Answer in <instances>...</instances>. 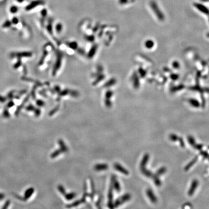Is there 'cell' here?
I'll return each instance as SVG.
<instances>
[{"mask_svg":"<svg viewBox=\"0 0 209 209\" xmlns=\"http://www.w3.org/2000/svg\"><path fill=\"white\" fill-rule=\"evenodd\" d=\"M188 141L189 143L194 148L198 150H201L203 148V145L202 144H197L196 143L195 140L194 138L191 136H189L188 137Z\"/></svg>","mask_w":209,"mask_h":209,"instance_id":"1","label":"cell"},{"mask_svg":"<svg viewBox=\"0 0 209 209\" xmlns=\"http://www.w3.org/2000/svg\"><path fill=\"white\" fill-rule=\"evenodd\" d=\"M131 198V195L129 194H126L122 197H121L120 198H119L116 202L114 204L115 207H118L119 205L123 204L127 201H128Z\"/></svg>","mask_w":209,"mask_h":209,"instance_id":"2","label":"cell"},{"mask_svg":"<svg viewBox=\"0 0 209 209\" xmlns=\"http://www.w3.org/2000/svg\"><path fill=\"white\" fill-rule=\"evenodd\" d=\"M11 56L13 57H16L18 58H21V57H30L32 56V53L28 51H24V52H15L12 53Z\"/></svg>","mask_w":209,"mask_h":209,"instance_id":"3","label":"cell"},{"mask_svg":"<svg viewBox=\"0 0 209 209\" xmlns=\"http://www.w3.org/2000/svg\"><path fill=\"white\" fill-rule=\"evenodd\" d=\"M146 194L150 201L153 203H156L157 201V199L155 195L153 190L150 188L146 190Z\"/></svg>","mask_w":209,"mask_h":209,"instance_id":"4","label":"cell"},{"mask_svg":"<svg viewBox=\"0 0 209 209\" xmlns=\"http://www.w3.org/2000/svg\"><path fill=\"white\" fill-rule=\"evenodd\" d=\"M198 181L197 180H194L192 181L191 187L190 188L188 192V195L189 196H191L194 194L196 188L198 186Z\"/></svg>","mask_w":209,"mask_h":209,"instance_id":"5","label":"cell"},{"mask_svg":"<svg viewBox=\"0 0 209 209\" xmlns=\"http://www.w3.org/2000/svg\"><path fill=\"white\" fill-rule=\"evenodd\" d=\"M41 4L40 1H34L31 2L29 5H27L25 7V10L26 11H30L34 8L37 5H39Z\"/></svg>","mask_w":209,"mask_h":209,"instance_id":"6","label":"cell"},{"mask_svg":"<svg viewBox=\"0 0 209 209\" xmlns=\"http://www.w3.org/2000/svg\"><path fill=\"white\" fill-rule=\"evenodd\" d=\"M146 166H140V170L141 172L143 174V175H144L145 176L147 177H153L154 176V174L152 173L151 171H150V170H148L146 169Z\"/></svg>","mask_w":209,"mask_h":209,"instance_id":"7","label":"cell"},{"mask_svg":"<svg viewBox=\"0 0 209 209\" xmlns=\"http://www.w3.org/2000/svg\"><path fill=\"white\" fill-rule=\"evenodd\" d=\"M114 168L117 169L119 172H121V173L125 174V175H128L129 172L125 168L123 167L121 165L119 164H115L114 165Z\"/></svg>","mask_w":209,"mask_h":209,"instance_id":"8","label":"cell"},{"mask_svg":"<svg viewBox=\"0 0 209 209\" xmlns=\"http://www.w3.org/2000/svg\"><path fill=\"white\" fill-rule=\"evenodd\" d=\"M34 191V190L33 188L31 187L28 188L26 191L25 192L24 195V200H27L32 195Z\"/></svg>","mask_w":209,"mask_h":209,"instance_id":"9","label":"cell"},{"mask_svg":"<svg viewBox=\"0 0 209 209\" xmlns=\"http://www.w3.org/2000/svg\"><path fill=\"white\" fill-rule=\"evenodd\" d=\"M198 156H196L189 163H188L187 165H186V166L185 167V168H184V170H185V171H187L190 168H191V166H193V165H194L195 164V163L197 161V160H198Z\"/></svg>","mask_w":209,"mask_h":209,"instance_id":"10","label":"cell"},{"mask_svg":"<svg viewBox=\"0 0 209 209\" xmlns=\"http://www.w3.org/2000/svg\"><path fill=\"white\" fill-rule=\"evenodd\" d=\"M149 159V155L148 154H146L144 155V156H143V157L142 158V161L141 162V163H140V166H146V165H147V162H148Z\"/></svg>","mask_w":209,"mask_h":209,"instance_id":"11","label":"cell"},{"mask_svg":"<svg viewBox=\"0 0 209 209\" xmlns=\"http://www.w3.org/2000/svg\"><path fill=\"white\" fill-rule=\"evenodd\" d=\"M96 170L98 171H100L102 170H105L107 168V166L106 164H99L96 165L94 167Z\"/></svg>","mask_w":209,"mask_h":209,"instance_id":"12","label":"cell"},{"mask_svg":"<svg viewBox=\"0 0 209 209\" xmlns=\"http://www.w3.org/2000/svg\"><path fill=\"white\" fill-rule=\"evenodd\" d=\"M166 171V167H164V166L162 167L157 171L155 175L159 177L160 176H161L162 174H163L164 173H165Z\"/></svg>","mask_w":209,"mask_h":209,"instance_id":"13","label":"cell"},{"mask_svg":"<svg viewBox=\"0 0 209 209\" xmlns=\"http://www.w3.org/2000/svg\"><path fill=\"white\" fill-rule=\"evenodd\" d=\"M154 180V183L157 186H160L161 185V182L160 180L159 177L156 176L155 174L154 175L153 177H152Z\"/></svg>","mask_w":209,"mask_h":209,"instance_id":"14","label":"cell"},{"mask_svg":"<svg viewBox=\"0 0 209 209\" xmlns=\"http://www.w3.org/2000/svg\"><path fill=\"white\" fill-rule=\"evenodd\" d=\"M189 103L191 104L192 106L196 107H199L200 106L199 102L198 101L194 99H190L189 100Z\"/></svg>","mask_w":209,"mask_h":209,"instance_id":"15","label":"cell"},{"mask_svg":"<svg viewBox=\"0 0 209 209\" xmlns=\"http://www.w3.org/2000/svg\"><path fill=\"white\" fill-rule=\"evenodd\" d=\"M18 10V8L16 5H12L10 7L9 9L10 12L12 14H16Z\"/></svg>","mask_w":209,"mask_h":209,"instance_id":"16","label":"cell"},{"mask_svg":"<svg viewBox=\"0 0 209 209\" xmlns=\"http://www.w3.org/2000/svg\"><path fill=\"white\" fill-rule=\"evenodd\" d=\"M3 117L5 118H9L10 117V114L7 108H5L3 112Z\"/></svg>","mask_w":209,"mask_h":209,"instance_id":"17","label":"cell"},{"mask_svg":"<svg viewBox=\"0 0 209 209\" xmlns=\"http://www.w3.org/2000/svg\"><path fill=\"white\" fill-rule=\"evenodd\" d=\"M12 22L11 21H10L9 20H7L2 25V27L3 28H9L11 25H12Z\"/></svg>","mask_w":209,"mask_h":209,"instance_id":"18","label":"cell"},{"mask_svg":"<svg viewBox=\"0 0 209 209\" xmlns=\"http://www.w3.org/2000/svg\"><path fill=\"white\" fill-rule=\"evenodd\" d=\"M169 139L172 141H176L178 140L179 137L174 134H171L169 135Z\"/></svg>","mask_w":209,"mask_h":209,"instance_id":"19","label":"cell"},{"mask_svg":"<svg viewBox=\"0 0 209 209\" xmlns=\"http://www.w3.org/2000/svg\"><path fill=\"white\" fill-rule=\"evenodd\" d=\"M114 187L116 189V190L117 192H119L121 191V186L120 185L119 182L117 181H114Z\"/></svg>","mask_w":209,"mask_h":209,"instance_id":"20","label":"cell"},{"mask_svg":"<svg viewBox=\"0 0 209 209\" xmlns=\"http://www.w3.org/2000/svg\"><path fill=\"white\" fill-rule=\"evenodd\" d=\"M200 154L204 157V158H208L209 157L208 153L205 150H201L200 151Z\"/></svg>","mask_w":209,"mask_h":209,"instance_id":"21","label":"cell"},{"mask_svg":"<svg viewBox=\"0 0 209 209\" xmlns=\"http://www.w3.org/2000/svg\"><path fill=\"white\" fill-rule=\"evenodd\" d=\"M59 143H60V145H61V147H63V148H62V151H67V150H68V149H67V147L66 146H65V144H64V143L63 142V141H62V140H60L59 141Z\"/></svg>","mask_w":209,"mask_h":209,"instance_id":"22","label":"cell"},{"mask_svg":"<svg viewBox=\"0 0 209 209\" xmlns=\"http://www.w3.org/2000/svg\"><path fill=\"white\" fill-rule=\"evenodd\" d=\"M75 196V194L72 193L67 195L65 196V198L68 200H71V199H73V198H74V197Z\"/></svg>","mask_w":209,"mask_h":209,"instance_id":"23","label":"cell"},{"mask_svg":"<svg viewBox=\"0 0 209 209\" xmlns=\"http://www.w3.org/2000/svg\"><path fill=\"white\" fill-rule=\"evenodd\" d=\"M18 22H19V21H18V18L16 17V16L13 17V18L12 19V20H11L12 24H14V25H16V24H17L18 23Z\"/></svg>","mask_w":209,"mask_h":209,"instance_id":"24","label":"cell"},{"mask_svg":"<svg viewBox=\"0 0 209 209\" xmlns=\"http://www.w3.org/2000/svg\"><path fill=\"white\" fill-rule=\"evenodd\" d=\"M10 203H11V202H10V200H7L6 201V202L5 203V204H4V206L2 207V209H5L8 208L9 207L10 204Z\"/></svg>","mask_w":209,"mask_h":209,"instance_id":"25","label":"cell"},{"mask_svg":"<svg viewBox=\"0 0 209 209\" xmlns=\"http://www.w3.org/2000/svg\"><path fill=\"white\" fill-rule=\"evenodd\" d=\"M21 64V61L20 59H19L17 62L14 64V68L15 69H17L19 67H20Z\"/></svg>","mask_w":209,"mask_h":209,"instance_id":"26","label":"cell"},{"mask_svg":"<svg viewBox=\"0 0 209 209\" xmlns=\"http://www.w3.org/2000/svg\"><path fill=\"white\" fill-rule=\"evenodd\" d=\"M35 108L34 107V106L33 105H32V104L29 105V106H28L26 107V110L28 111H33L34 110Z\"/></svg>","mask_w":209,"mask_h":209,"instance_id":"27","label":"cell"},{"mask_svg":"<svg viewBox=\"0 0 209 209\" xmlns=\"http://www.w3.org/2000/svg\"><path fill=\"white\" fill-rule=\"evenodd\" d=\"M61 153V151L60 150H56V151L54 152V153L52 154L51 155V157L53 158V157H55L59 155Z\"/></svg>","mask_w":209,"mask_h":209,"instance_id":"28","label":"cell"},{"mask_svg":"<svg viewBox=\"0 0 209 209\" xmlns=\"http://www.w3.org/2000/svg\"><path fill=\"white\" fill-rule=\"evenodd\" d=\"M14 105H15V103H14V102L12 100H11V101H10L7 103V105H6V107H7V108H11V107H13Z\"/></svg>","mask_w":209,"mask_h":209,"instance_id":"29","label":"cell"},{"mask_svg":"<svg viewBox=\"0 0 209 209\" xmlns=\"http://www.w3.org/2000/svg\"><path fill=\"white\" fill-rule=\"evenodd\" d=\"M178 140H179V142H180V145H181V146L182 148H184V146H185V144H184V141H183V139H182V138L179 137Z\"/></svg>","mask_w":209,"mask_h":209,"instance_id":"30","label":"cell"},{"mask_svg":"<svg viewBox=\"0 0 209 209\" xmlns=\"http://www.w3.org/2000/svg\"><path fill=\"white\" fill-rule=\"evenodd\" d=\"M41 113V111L39 109H34V114L36 117H38L40 115Z\"/></svg>","mask_w":209,"mask_h":209,"instance_id":"31","label":"cell"},{"mask_svg":"<svg viewBox=\"0 0 209 209\" xmlns=\"http://www.w3.org/2000/svg\"><path fill=\"white\" fill-rule=\"evenodd\" d=\"M36 104L38 106H39L40 107H42V106H44V102L41 100H37L36 101Z\"/></svg>","mask_w":209,"mask_h":209,"instance_id":"32","label":"cell"},{"mask_svg":"<svg viewBox=\"0 0 209 209\" xmlns=\"http://www.w3.org/2000/svg\"><path fill=\"white\" fill-rule=\"evenodd\" d=\"M6 101V98L2 96H0V102L5 103Z\"/></svg>","mask_w":209,"mask_h":209,"instance_id":"33","label":"cell"},{"mask_svg":"<svg viewBox=\"0 0 209 209\" xmlns=\"http://www.w3.org/2000/svg\"><path fill=\"white\" fill-rule=\"evenodd\" d=\"M5 197V195L3 193H0V200L3 199Z\"/></svg>","mask_w":209,"mask_h":209,"instance_id":"34","label":"cell"},{"mask_svg":"<svg viewBox=\"0 0 209 209\" xmlns=\"http://www.w3.org/2000/svg\"><path fill=\"white\" fill-rule=\"evenodd\" d=\"M16 1L18 3H22L24 1V0H16Z\"/></svg>","mask_w":209,"mask_h":209,"instance_id":"35","label":"cell"},{"mask_svg":"<svg viewBox=\"0 0 209 209\" xmlns=\"http://www.w3.org/2000/svg\"><path fill=\"white\" fill-rule=\"evenodd\" d=\"M208 149H209V146H208Z\"/></svg>","mask_w":209,"mask_h":209,"instance_id":"36","label":"cell"},{"mask_svg":"<svg viewBox=\"0 0 209 209\" xmlns=\"http://www.w3.org/2000/svg\"></svg>","mask_w":209,"mask_h":209,"instance_id":"37","label":"cell"}]
</instances>
